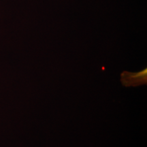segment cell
Masks as SVG:
<instances>
[{
  "label": "cell",
  "mask_w": 147,
  "mask_h": 147,
  "mask_svg": "<svg viewBox=\"0 0 147 147\" xmlns=\"http://www.w3.org/2000/svg\"><path fill=\"white\" fill-rule=\"evenodd\" d=\"M121 81L125 87H137L146 84L147 69L144 68L138 72H129L124 71L121 74Z\"/></svg>",
  "instance_id": "1"
}]
</instances>
